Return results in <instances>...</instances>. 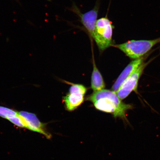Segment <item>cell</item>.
<instances>
[{
    "label": "cell",
    "instance_id": "obj_5",
    "mask_svg": "<svg viewBox=\"0 0 160 160\" xmlns=\"http://www.w3.org/2000/svg\"><path fill=\"white\" fill-rule=\"evenodd\" d=\"M147 65V63H142L124 82L116 92L120 99H125L132 92L137 91L140 78Z\"/></svg>",
    "mask_w": 160,
    "mask_h": 160
},
{
    "label": "cell",
    "instance_id": "obj_9",
    "mask_svg": "<svg viewBox=\"0 0 160 160\" xmlns=\"http://www.w3.org/2000/svg\"><path fill=\"white\" fill-rule=\"evenodd\" d=\"M93 64V69L91 78V88L94 92L101 91L105 89V82L101 74L96 65L94 59Z\"/></svg>",
    "mask_w": 160,
    "mask_h": 160
},
{
    "label": "cell",
    "instance_id": "obj_6",
    "mask_svg": "<svg viewBox=\"0 0 160 160\" xmlns=\"http://www.w3.org/2000/svg\"><path fill=\"white\" fill-rule=\"evenodd\" d=\"M24 123L25 128L44 136L48 139H51V134L48 131L47 124L42 122L35 114L27 111L18 112Z\"/></svg>",
    "mask_w": 160,
    "mask_h": 160
},
{
    "label": "cell",
    "instance_id": "obj_10",
    "mask_svg": "<svg viewBox=\"0 0 160 160\" xmlns=\"http://www.w3.org/2000/svg\"><path fill=\"white\" fill-rule=\"evenodd\" d=\"M18 112L7 107L0 106V117L8 119L9 118L17 115Z\"/></svg>",
    "mask_w": 160,
    "mask_h": 160
},
{
    "label": "cell",
    "instance_id": "obj_3",
    "mask_svg": "<svg viewBox=\"0 0 160 160\" xmlns=\"http://www.w3.org/2000/svg\"><path fill=\"white\" fill-rule=\"evenodd\" d=\"M159 43L160 37L153 40H131L112 47L121 50L130 58L136 59L142 57Z\"/></svg>",
    "mask_w": 160,
    "mask_h": 160
},
{
    "label": "cell",
    "instance_id": "obj_2",
    "mask_svg": "<svg viewBox=\"0 0 160 160\" xmlns=\"http://www.w3.org/2000/svg\"><path fill=\"white\" fill-rule=\"evenodd\" d=\"M114 28L112 22L107 16L97 20L92 39L100 52L104 51L114 45L112 39Z\"/></svg>",
    "mask_w": 160,
    "mask_h": 160
},
{
    "label": "cell",
    "instance_id": "obj_8",
    "mask_svg": "<svg viewBox=\"0 0 160 160\" xmlns=\"http://www.w3.org/2000/svg\"><path fill=\"white\" fill-rule=\"evenodd\" d=\"M145 57L136 59L130 62L119 76L112 88V91L117 92L125 80L143 62Z\"/></svg>",
    "mask_w": 160,
    "mask_h": 160
},
{
    "label": "cell",
    "instance_id": "obj_1",
    "mask_svg": "<svg viewBox=\"0 0 160 160\" xmlns=\"http://www.w3.org/2000/svg\"><path fill=\"white\" fill-rule=\"evenodd\" d=\"M87 100L91 102L98 110L111 113L115 118H119L128 123L127 113L129 110L133 108V106L123 103L112 90L104 89L93 92L88 96Z\"/></svg>",
    "mask_w": 160,
    "mask_h": 160
},
{
    "label": "cell",
    "instance_id": "obj_11",
    "mask_svg": "<svg viewBox=\"0 0 160 160\" xmlns=\"http://www.w3.org/2000/svg\"><path fill=\"white\" fill-rule=\"evenodd\" d=\"M7 120L18 127L25 128L24 123L22 118L19 115L18 112V114L17 115L10 117Z\"/></svg>",
    "mask_w": 160,
    "mask_h": 160
},
{
    "label": "cell",
    "instance_id": "obj_7",
    "mask_svg": "<svg viewBox=\"0 0 160 160\" xmlns=\"http://www.w3.org/2000/svg\"><path fill=\"white\" fill-rule=\"evenodd\" d=\"M99 6L100 3L98 2L92 9L84 13H82L78 8L75 5L71 8L72 11L79 16L80 22L92 38L94 33L96 23L98 15Z\"/></svg>",
    "mask_w": 160,
    "mask_h": 160
},
{
    "label": "cell",
    "instance_id": "obj_4",
    "mask_svg": "<svg viewBox=\"0 0 160 160\" xmlns=\"http://www.w3.org/2000/svg\"><path fill=\"white\" fill-rule=\"evenodd\" d=\"M71 85L69 93L63 98L66 110L71 112L74 111L83 103L87 88L84 86L69 83Z\"/></svg>",
    "mask_w": 160,
    "mask_h": 160
}]
</instances>
